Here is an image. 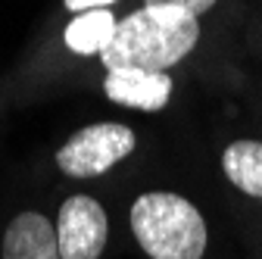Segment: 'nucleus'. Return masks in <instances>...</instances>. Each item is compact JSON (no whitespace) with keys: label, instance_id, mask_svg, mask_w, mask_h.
I'll return each mask as SVG.
<instances>
[{"label":"nucleus","instance_id":"obj_1","mask_svg":"<svg viewBox=\"0 0 262 259\" xmlns=\"http://www.w3.org/2000/svg\"><path fill=\"white\" fill-rule=\"evenodd\" d=\"M196 38H200L196 16L178 7H141L116 25L113 41L103 47L100 59L106 69L138 66L166 72L196 47Z\"/></svg>","mask_w":262,"mask_h":259},{"label":"nucleus","instance_id":"obj_2","mask_svg":"<svg viewBox=\"0 0 262 259\" xmlns=\"http://www.w3.org/2000/svg\"><path fill=\"white\" fill-rule=\"evenodd\" d=\"M131 231L150 259H200L206 250V222L178 193L150 190L131 206Z\"/></svg>","mask_w":262,"mask_h":259},{"label":"nucleus","instance_id":"obj_3","mask_svg":"<svg viewBox=\"0 0 262 259\" xmlns=\"http://www.w3.org/2000/svg\"><path fill=\"white\" fill-rule=\"evenodd\" d=\"M135 144L138 138L128 125H119V122L88 125L59 147L56 163L72 178H94V175H103L106 169H113L119 159H125L135 150Z\"/></svg>","mask_w":262,"mask_h":259},{"label":"nucleus","instance_id":"obj_4","mask_svg":"<svg viewBox=\"0 0 262 259\" xmlns=\"http://www.w3.org/2000/svg\"><path fill=\"white\" fill-rule=\"evenodd\" d=\"M110 238V222L103 206L88 193H75L59 206L56 244L62 259H100Z\"/></svg>","mask_w":262,"mask_h":259},{"label":"nucleus","instance_id":"obj_5","mask_svg":"<svg viewBox=\"0 0 262 259\" xmlns=\"http://www.w3.org/2000/svg\"><path fill=\"white\" fill-rule=\"evenodd\" d=\"M103 88L113 103L144 110V113H159L172 97V78L166 72H150V69H138V66L110 69Z\"/></svg>","mask_w":262,"mask_h":259},{"label":"nucleus","instance_id":"obj_6","mask_svg":"<svg viewBox=\"0 0 262 259\" xmlns=\"http://www.w3.org/2000/svg\"><path fill=\"white\" fill-rule=\"evenodd\" d=\"M4 259H62L56 228L41 212H19L7 225Z\"/></svg>","mask_w":262,"mask_h":259},{"label":"nucleus","instance_id":"obj_7","mask_svg":"<svg viewBox=\"0 0 262 259\" xmlns=\"http://www.w3.org/2000/svg\"><path fill=\"white\" fill-rule=\"evenodd\" d=\"M222 169L234 187L262 200V141H234L222 153Z\"/></svg>","mask_w":262,"mask_h":259},{"label":"nucleus","instance_id":"obj_8","mask_svg":"<svg viewBox=\"0 0 262 259\" xmlns=\"http://www.w3.org/2000/svg\"><path fill=\"white\" fill-rule=\"evenodd\" d=\"M116 16L110 10H91L78 13L69 25H66V47L75 53H103V47L113 41L116 31Z\"/></svg>","mask_w":262,"mask_h":259},{"label":"nucleus","instance_id":"obj_9","mask_svg":"<svg viewBox=\"0 0 262 259\" xmlns=\"http://www.w3.org/2000/svg\"><path fill=\"white\" fill-rule=\"evenodd\" d=\"M144 7H178L190 16H200L215 7V0H144Z\"/></svg>","mask_w":262,"mask_h":259},{"label":"nucleus","instance_id":"obj_10","mask_svg":"<svg viewBox=\"0 0 262 259\" xmlns=\"http://www.w3.org/2000/svg\"><path fill=\"white\" fill-rule=\"evenodd\" d=\"M116 0H66V10L72 13H91V10H110Z\"/></svg>","mask_w":262,"mask_h":259}]
</instances>
